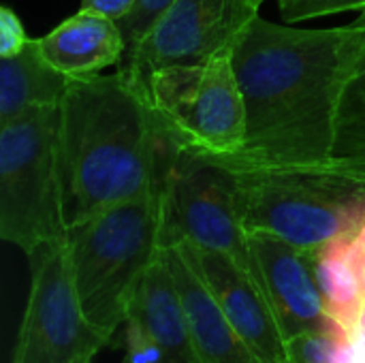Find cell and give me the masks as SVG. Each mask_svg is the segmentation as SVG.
Segmentation results:
<instances>
[{
  "mask_svg": "<svg viewBox=\"0 0 365 363\" xmlns=\"http://www.w3.org/2000/svg\"><path fill=\"white\" fill-rule=\"evenodd\" d=\"M71 81L43 56L36 39L0 58V126L34 109L60 107Z\"/></svg>",
  "mask_w": 365,
  "mask_h": 363,
  "instance_id": "16",
  "label": "cell"
},
{
  "mask_svg": "<svg viewBox=\"0 0 365 363\" xmlns=\"http://www.w3.org/2000/svg\"><path fill=\"white\" fill-rule=\"evenodd\" d=\"M233 169V167H231ZM244 229L314 255L365 218V182L329 169H235Z\"/></svg>",
  "mask_w": 365,
  "mask_h": 363,
  "instance_id": "4",
  "label": "cell"
},
{
  "mask_svg": "<svg viewBox=\"0 0 365 363\" xmlns=\"http://www.w3.org/2000/svg\"><path fill=\"white\" fill-rule=\"evenodd\" d=\"M145 94L182 145L212 158H229L242 150L246 109L233 49L199 64L152 73Z\"/></svg>",
  "mask_w": 365,
  "mask_h": 363,
  "instance_id": "6",
  "label": "cell"
},
{
  "mask_svg": "<svg viewBox=\"0 0 365 363\" xmlns=\"http://www.w3.org/2000/svg\"><path fill=\"white\" fill-rule=\"evenodd\" d=\"M126 321L137 323L165 351L169 363H201L167 248L160 250L141 278L130 300Z\"/></svg>",
  "mask_w": 365,
  "mask_h": 363,
  "instance_id": "14",
  "label": "cell"
},
{
  "mask_svg": "<svg viewBox=\"0 0 365 363\" xmlns=\"http://www.w3.org/2000/svg\"><path fill=\"white\" fill-rule=\"evenodd\" d=\"M312 259L329 319L355 342L365 319V218Z\"/></svg>",
  "mask_w": 365,
  "mask_h": 363,
  "instance_id": "15",
  "label": "cell"
},
{
  "mask_svg": "<svg viewBox=\"0 0 365 363\" xmlns=\"http://www.w3.org/2000/svg\"><path fill=\"white\" fill-rule=\"evenodd\" d=\"M351 338L340 327L306 332L289 340L295 363H340Z\"/></svg>",
  "mask_w": 365,
  "mask_h": 363,
  "instance_id": "18",
  "label": "cell"
},
{
  "mask_svg": "<svg viewBox=\"0 0 365 363\" xmlns=\"http://www.w3.org/2000/svg\"><path fill=\"white\" fill-rule=\"evenodd\" d=\"M167 257L186 308L199 362L263 363L240 338L186 250L180 244L167 246Z\"/></svg>",
  "mask_w": 365,
  "mask_h": 363,
  "instance_id": "13",
  "label": "cell"
},
{
  "mask_svg": "<svg viewBox=\"0 0 365 363\" xmlns=\"http://www.w3.org/2000/svg\"><path fill=\"white\" fill-rule=\"evenodd\" d=\"M60 107L28 111L0 126V237L26 252L66 237Z\"/></svg>",
  "mask_w": 365,
  "mask_h": 363,
  "instance_id": "5",
  "label": "cell"
},
{
  "mask_svg": "<svg viewBox=\"0 0 365 363\" xmlns=\"http://www.w3.org/2000/svg\"><path fill=\"white\" fill-rule=\"evenodd\" d=\"M124 363H169L165 351L133 321H126Z\"/></svg>",
  "mask_w": 365,
  "mask_h": 363,
  "instance_id": "21",
  "label": "cell"
},
{
  "mask_svg": "<svg viewBox=\"0 0 365 363\" xmlns=\"http://www.w3.org/2000/svg\"><path fill=\"white\" fill-rule=\"evenodd\" d=\"M36 41L43 56L73 81L120 66L126 56V39L118 19L86 6Z\"/></svg>",
  "mask_w": 365,
  "mask_h": 363,
  "instance_id": "12",
  "label": "cell"
},
{
  "mask_svg": "<svg viewBox=\"0 0 365 363\" xmlns=\"http://www.w3.org/2000/svg\"><path fill=\"white\" fill-rule=\"evenodd\" d=\"M165 235L167 246L188 242L229 255L257 280L250 237L237 205L235 169L186 145L165 188Z\"/></svg>",
  "mask_w": 365,
  "mask_h": 363,
  "instance_id": "8",
  "label": "cell"
},
{
  "mask_svg": "<svg viewBox=\"0 0 365 363\" xmlns=\"http://www.w3.org/2000/svg\"><path fill=\"white\" fill-rule=\"evenodd\" d=\"M357 41V21L291 28L257 15L233 47L246 139L235 156L214 160L233 169H329Z\"/></svg>",
  "mask_w": 365,
  "mask_h": 363,
  "instance_id": "1",
  "label": "cell"
},
{
  "mask_svg": "<svg viewBox=\"0 0 365 363\" xmlns=\"http://www.w3.org/2000/svg\"><path fill=\"white\" fill-rule=\"evenodd\" d=\"M355 21L359 41L338 107L329 171L365 182V9Z\"/></svg>",
  "mask_w": 365,
  "mask_h": 363,
  "instance_id": "17",
  "label": "cell"
},
{
  "mask_svg": "<svg viewBox=\"0 0 365 363\" xmlns=\"http://www.w3.org/2000/svg\"><path fill=\"white\" fill-rule=\"evenodd\" d=\"M257 15L250 0H173L118 68L145 92L160 68L199 64L233 49Z\"/></svg>",
  "mask_w": 365,
  "mask_h": 363,
  "instance_id": "9",
  "label": "cell"
},
{
  "mask_svg": "<svg viewBox=\"0 0 365 363\" xmlns=\"http://www.w3.org/2000/svg\"><path fill=\"white\" fill-rule=\"evenodd\" d=\"M250 2H252L255 6H259V9H261V4H263V2H267V0H250Z\"/></svg>",
  "mask_w": 365,
  "mask_h": 363,
  "instance_id": "24",
  "label": "cell"
},
{
  "mask_svg": "<svg viewBox=\"0 0 365 363\" xmlns=\"http://www.w3.org/2000/svg\"><path fill=\"white\" fill-rule=\"evenodd\" d=\"M182 148L124 71L71 81L58 126L66 229L111 205L165 193Z\"/></svg>",
  "mask_w": 365,
  "mask_h": 363,
  "instance_id": "2",
  "label": "cell"
},
{
  "mask_svg": "<svg viewBox=\"0 0 365 363\" xmlns=\"http://www.w3.org/2000/svg\"><path fill=\"white\" fill-rule=\"evenodd\" d=\"M133 4H135V0H81V6L103 11L115 19H122L133 9Z\"/></svg>",
  "mask_w": 365,
  "mask_h": 363,
  "instance_id": "23",
  "label": "cell"
},
{
  "mask_svg": "<svg viewBox=\"0 0 365 363\" xmlns=\"http://www.w3.org/2000/svg\"><path fill=\"white\" fill-rule=\"evenodd\" d=\"M32 39L26 34V28L11 6H0V58H11L19 53Z\"/></svg>",
  "mask_w": 365,
  "mask_h": 363,
  "instance_id": "22",
  "label": "cell"
},
{
  "mask_svg": "<svg viewBox=\"0 0 365 363\" xmlns=\"http://www.w3.org/2000/svg\"><path fill=\"white\" fill-rule=\"evenodd\" d=\"M171 2L173 0H135L133 9L122 19H118L122 34L126 39V56L141 43V39L150 32V28L156 24V19Z\"/></svg>",
  "mask_w": 365,
  "mask_h": 363,
  "instance_id": "19",
  "label": "cell"
},
{
  "mask_svg": "<svg viewBox=\"0 0 365 363\" xmlns=\"http://www.w3.org/2000/svg\"><path fill=\"white\" fill-rule=\"evenodd\" d=\"M364 9L365 0H280V15L287 24Z\"/></svg>",
  "mask_w": 365,
  "mask_h": 363,
  "instance_id": "20",
  "label": "cell"
},
{
  "mask_svg": "<svg viewBox=\"0 0 365 363\" xmlns=\"http://www.w3.org/2000/svg\"><path fill=\"white\" fill-rule=\"evenodd\" d=\"M201 278L212 289L227 319L263 363H295L289 340L261 285L229 255L180 242Z\"/></svg>",
  "mask_w": 365,
  "mask_h": 363,
  "instance_id": "10",
  "label": "cell"
},
{
  "mask_svg": "<svg viewBox=\"0 0 365 363\" xmlns=\"http://www.w3.org/2000/svg\"><path fill=\"white\" fill-rule=\"evenodd\" d=\"M86 317L113 340L148 267L167 248L165 193L111 205L66 229Z\"/></svg>",
  "mask_w": 365,
  "mask_h": 363,
  "instance_id": "3",
  "label": "cell"
},
{
  "mask_svg": "<svg viewBox=\"0 0 365 363\" xmlns=\"http://www.w3.org/2000/svg\"><path fill=\"white\" fill-rule=\"evenodd\" d=\"M248 237L257 280L287 340L306 332L338 327L327 315L312 255L269 233H250Z\"/></svg>",
  "mask_w": 365,
  "mask_h": 363,
  "instance_id": "11",
  "label": "cell"
},
{
  "mask_svg": "<svg viewBox=\"0 0 365 363\" xmlns=\"http://www.w3.org/2000/svg\"><path fill=\"white\" fill-rule=\"evenodd\" d=\"M30 291L11 363H90L115 340L81 306L66 240L28 255Z\"/></svg>",
  "mask_w": 365,
  "mask_h": 363,
  "instance_id": "7",
  "label": "cell"
}]
</instances>
